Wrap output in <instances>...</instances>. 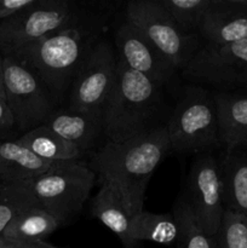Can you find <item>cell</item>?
<instances>
[{
    "mask_svg": "<svg viewBox=\"0 0 247 248\" xmlns=\"http://www.w3.org/2000/svg\"><path fill=\"white\" fill-rule=\"evenodd\" d=\"M166 125L123 143L106 140L91 156V169L99 182L115 186L132 215L143 210L145 190L156 167L171 153Z\"/></svg>",
    "mask_w": 247,
    "mask_h": 248,
    "instance_id": "1",
    "label": "cell"
},
{
    "mask_svg": "<svg viewBox=\"0 0 247 248\" xmlns=\"http://www.w3.org/2000/svg\"><path fill=\"white\" fill-rule=\"evenodd\" d=\"M97 34L98 27L84 21L31 44L14 56L29 68L58 107L64 102L75 75L96 45Z\"/></svg>",
    "mask_w": 247,
    "mask_h": 248,
    "instance_id": "2",
    "label": "cell"
},
{
    "mask_svg": "<svg viewBox=\"0 0 247 248\" xmlns=\"http://www.w3.org/2000/svg\"><path fill=\"white\" fill-rule=\"evenodd\" d=\"M161 89L119 60L118 80L103 109L107 140L123 143L156 127L154 119L162 108Z\"/></svg>",
    "mask_w": 247,
    "mask_h": 248,
    "instance_id": "3",
    "label": "cell"
},
{
    "mask_svg": "<svg viewBox=\"0 0 247 248\" xmlns=\"http://www.w3.org/2000/svg\"><path fill=\"white\" fill-rule=\"evenodd\" d=\"M96 178L89 164L64 161L53 162L46 171L28 182L41 207L63 227L74 222L82 212Z\"/></svg>",
    "mask_w": 247,
    "mask_h": 248,
    "instance_id": "4",
    "label": "cell"
},
{
    "mask_svg": "<svg viewBox=\"0 0 247 248\" xmlns=\"http://www.w3.org/2000/svg\"><path fill=\"white\" fill-rule=\"evenodd\" d=\"M171 150L207 153L220 147L219 123L213 94L201 86H188L166 124Z\"/></svg>",
    "mask_w": 247,
    "mask_h": 248,
    "instance_id": "5",
    "label": "cell"
},
{
    "mask_svg": "<svg viewBox=\"0 0 247 248\" xmlns=\"http://www.w3.org/2000/svg\"><path fill=\"white\" fill-rule=\"evenodd\" d=\"M82 11L69 0H36L0 23V51L15 55L31 44L84 22Z\"/></svg>",
    "mask_w": 247,
    "mask_h": 248,
    "instance_id": "6",
    "label": "cell"
},
{
    "mask_svg": "<svg viewBox=\"0 0 247 248\" xmlns=\"http://www.w3.org/2000/svg\"><path fill=\"white\" fill-rule=\"evenodd\" d=\"M125 19L142 31L176 70H183L202 44L200 36L186 34L177 26L160 0L127 2Z\"/></svg>",
    "mask_w": 247,
    "mask_h": 248,
    "instance_id": "7",
    "label": "cell"
},
{
    "mask_svg": "<svg viewBox=\"0 0 247 248\" xmlns=\"http://www.w3.org/2000/svg\"><path fill=\"white\" fill-rule=\"evenodd\" d=\"M4 90L16 130L22 135L44 125L57 110L35 75L14 55L4 56Z\"/></svg>",
    "mask_w": 247,
    "mask_h": 248,
    "instance_id": "8",
    "label": "cell"
},
{
    "mask_svg": "<svg viewBox=\"0 0 247 248\" xmlns=\"http://www.w3.org/2000/svg\"><path fill=\"white\" fill-rule=\"evenodd\" d=\"M118 55L108 43H97L75 75L68 93V108L103 111L118 80Z\"/></svg>",
    "mask_w": 247,
    "mask_h": 248,
    "instance_id": "9",
    "label": "cell"
},
{
    "mask_svg": "<svg viewBox=\"0 0 247 248\" xmlns=\"http://www.w3.org/2000/svg\"><path fill=\"white\" fill-rule=\"evenodd\" d=\"M184 200L207 234L216 236L224 216L219 160L211 153L199 155L186 179Z\"/></svg>",
    "mask_w": 247,
    "mask_h": 248,
    "instance_id": "10",
    "label": "cell"
},
{
    "mask_svg": "<svg viewBox=\"0 0 247 248\" xmlns=\"http://www.w3.org/2000/svg\"><path fill=\"white\" fill-rule=\"evenodd\" d=\"M184 77L222 86H247V39L200 48L183 70Z\"/></svg>",
    "mask_w": 247,
    "mask_h": 248,
    "instance_id": "11",
    "label": "cell"
},
{
    "mask_svg": "<svg viewBox=\"0 0 247 248\" xmlns=\"http://www.w3.org/2000/svg\"><path fill=\"white\" fill-rule=\"evenodd\" d=\"M115 46L119 60L126 67L145 75L160 87L169 84L176 75V68L126 19L116 29Z\"/></svg>",
    "mask_w": 247,
    "mask_h": 248,
    "instance_id": "12",
    "label": "cell"
},
{
    "mask_svg": "<svg viewBox=\"0 0 247 248\" xmlns=\"http://www.w3.org/2000/svg\"><path fill=\"white\" fill-rule=\"evenodd\" d=\"M199 36L213 45L247 39V0H211Z\"/></svg>",
    "mask_w": 247,
    "mask_h": 248,
    "instance_id": "13",
    "label": "cell"
},
{
    "mask_svg": "<svg viewBox=\"0 0 247 248\" xmlns=\"http://www.w3.org/2000/svg\"><path fill=\"white\" fill-rule=\"evenodd\" d=\"M44 125L90 155L98 150V142L106 137L103 111L77 110L65 106L57 108Z\"/></svg>",
    "mask_w": 247,
    "mask_h": 248,
    "instance_id": "14",
    "label": "cell"
},
{
    "mask_svg": "<svg viewBox=\"0 0 247 248\" xmlns=\"http://www.w3.org/2000/svg\"><path fill=\"white\" fill-rule=\"evenodd\" d=\"M219 123L220 145L225 152L247 149V94H213Z\"/></svg>",
    "mask_w": 247,
    "mask_h": 248,
    "instance_id": "15",
    "label": "cell"
},
{
    "mask_svg": "<svg viewBox=\"0 0 247 248\" xmlns=\"http://www.w3.org/2000/svg\"><path fill=\"white\" fill-rule=\"evenodd\" d=\"M101 186L91 203L92 216L101 220L120 239L125 248H136L137 244L131 236L132 213L118 189L108 182H99Z\"/></svg>",
    "mask_w": 247,
    "mask_h": 248,
    "instance_id": "16",
    "label": "cell"
},
{
    "mask_svg": "<svg viewBox=\"0 0 247 248\" xmlns=\"http://www.w3.org/2000/svg\"><path fill=\"white\" fill-rule=\"evenodd\" d=\"M219 170L224 210L247 218V149L225 152Z\"/></svg>",
    "mask_w": 247,
    "mask_h": 248,
    "instance_id": "17",
    "label": "cell"
},
{
    "mask_svg": "<svg viewBox=\"0 0 247 248\" xmlns=\"http://www.w3.org/2000/svg\"><path fill=\"white\" fill-rule=\"evenodd\" d=\"M53 162L36 156L17 138L0 142V179L28 182L38 177Z\"/></svg>",
    "mask_w": 247,
    "mask_h": 248,
    "instance_id": "18",
    "label": "cell"
},
{
    "mask_svg": "<svg viewBox=\"0 0 247 248\" xmlns=\"http://www.w3.org/2000/svg\"><path fill=\"white\" fill-rule=\"evenodd\" d=\"M21 144L47 162L81 161L87 153L53 132L46 125L33 128L17 137Z\"/></svg>",
    "mask_w": 247,
    "mask_h": 248,
    "instance_id": "19",
    "label": "cell"
},
{
    "mask_svg": "<svg viewBox=\"0 0 247 248\" xmlns=\"http://www.w3.org/2000/svg\"><path fill=\"white\" fill-rule=\"evenodd\" d=\"M178 234V223L172 212L152 213L142 210L131 219V236L137 245L150 241L167 246L177 242Z\"/></svg>",
    "mask_w": 247,
    "mask_h": 248,
    "instance_id": "20",
    "label": "cell"
},
{
    "mask_svg": "<svg viewBox=\"0 0 247 248\" xmlns=\"http://www.w3.org/2000/svg\"><path fill=\"white\" fill-rule=\"evenodd\" d=\"M61 223L43 207L31 208L17 216L2 232V236L28 244L45 242Z\"/></svg>",
    "mask_w": 247,
    "mask_h": 248,
    "instance_id": "21",
    "label": "cell"
},
{
    "mask_svg": "<svg viewBox=\"0 0 247 248\" xmlns=\"http://www.w3.org/2000/svg\"><path fill=\"white\" fill-rule=\"evenodd\" d=\"M41 207L29 182L1 181L0 183V235L18 215Z\"/></svg>",
    "mask_w": 247,
    "mask_h": 248,
    "instance_id": "22",
    "label": "cell"
},
{
    "mask_svg": "<svg viewBox=\"0 0 247 248\" xmlns=\"http://www.w3.org/2000/svg\"><path fill=\"white\" fill-rule=\"evenodd\" d=\"M172 213L179 228L177 248H218L216 236L202 229L183 196L177 200Z\"/></svg>",
    "mask_w": 247,
    "mask_h": 248,
    "instance_id": "23",
    "label": "cell"
},
{
    "mask_svg": "<svg viewBox=\"0 0 247 248\" xmlns=\"http://www.w3.org/2000/svg\"><path fill=\"white\" fill-rule=\"evenodd\" d=\"M177 26L190 35H199L211 0H160Z\"/></svg>",
    "mask_w": 247,
    "mask_h": 248,
    "instance_id": "24",
    "label": "cell"
},
{
    "mask_svg": "<svg viewBox=\"0 0 247 248\" xmlns=\"http://www.w3.org/2000/svg\"><path fill=\"white\" fill-rule=\"evenodd\" d=\"M216 241L218 248H247V218L225 211Z\"/></svg>",
    "mask_w": 247,
    "mask_h": 248,
    "instance_id": "25",
    "label": "cell"
},
{
    "mask_svg": "<svg viewBox=\"0 0 247 248\" xmlns=\"http://www.w3.org/2000/svg\"><path fill=\"white\" fill-rule=\"evenodd\" d=\"M17 130L14 116L6 103V99L0 97V142L15 140Z\"/></svg>",
    "mask_w": 247,
    "mask_h": 248,
    "instance_id": "26",
    "label": "cell"
},
{
    "mask_svg": "<svg viewBox=\"0 0 247 248\" xmlns=\"http://www.w3.org/2000/svg\"><path fill=\"white\" fill-rule=\"evenodd\" d=\"M35 2L36 0H0V23L16 16Z\"/></svg>",
    "mask_w": 247,
    "mask_h": 248,
    "instance_id": "27",
    "label": "cell"
},
{
    "mask_svg": "<svg viewBox=\"0 0 247 248\" xmlns=\"http://www.w3.org/2000/svg\"><path fill=\"white\" fill-rule=\"evenodd\" d=\"M0 248H58L53 247L46 242H36V244H28V242L16 241V240L7 239L0 235Z\"/></svg>",
    "mask_w": 247,
    "mask_h": 248,
    "instance_id": "28",
    "label": "cell"
},
{
    "mask_svg": "<svg viewBox=\"0 0 247 248\" xmlns=\"http://www.w3.org/2000/svg\"><path fill=\"white\" fill-rule=\"evenodd\" d=\"M0 97L5 98L4 90V55L0 51Z\"/></svg>",
    "mask_w": 247,
    "mask_h": 248,
    "instance_id": "29",
    "label": "cell"
},
{
    "mask_svg": "<svg viewBox=\"0 0 247 248\" xmlns=\"http://www.w3.org/2000/svg\"><path fill=\"white\" fill-rule=\"evenodd\" d=\"M0 183H1V179H0Z\"/></svg>",
    "mask_w": 247,
    "mask_h": 248,
    "instance_id": "30",
    "label": "cell"
}]
</instances>
